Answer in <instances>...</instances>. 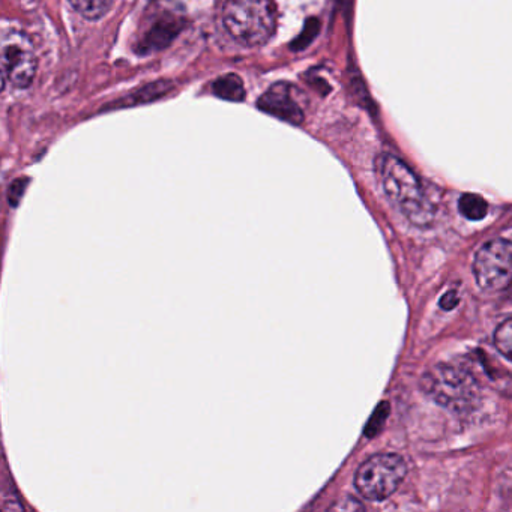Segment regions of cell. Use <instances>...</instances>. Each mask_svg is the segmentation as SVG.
I'll list each match as a JSON object with an SVG mask.
<instances>
[{
    "label": "cell",
    "instance_id": "cell-7",
    "mask_svg": "<svg viewBox=\"0 0 512 512\" xmlns=\"http://www.w3.org/2000/svg\"><path fill=\"white\" fill-rule=\"evenodd\" d=\"M2 73L5 82L17 89H26L37 74L34 46L25 34L10 32L2 38Z\"/></svg>",
    "mask_w": 512,
    "mask_h": 512
},
{
    "label": "cell",
    "instance_id": "cell-2",
    "mask_svg": "<svg viewBox=\"0 0 512 512\" xmlns=\"http://www.w3.org/2000/svg\"><path fill=\"white\" fill-rule=\"evenodd\" d=\"M223 23L230 37L242 46H262L274 35L275 8L271 0H227Z\"/></svg>",
    "mask_w": 512,
    "mask_h": 512
},
{
    "label": "cell",
    "instance_id": "cell-1",
    "mask_svg": "<svg viewBox=\"0 0 512 512\" xmlns=\"http://www.w3.org/2000/svg\"><path fill=\"white\" fill-rule=\"evenodd\" d=\"M376 175L388 199L413 223L427 224L433 209L425 199L418 176L406 163L391 154L376 158Z\"/></svg>",
    "mask_w": 512,
    "mask_h": 512
},
{
    "label": "cell",
    "instance_id": "cell-8",
    "mask_svg": "<svg viewBox=\"0 0 512 512\" xmlns=\"http://www.w3.org/2000/svg\"><path fill=\"white\" fill-rule=\"evenodd\" d=\"M257 106L262 112L275 116L281 121L289 122V124L301 125L304 122V113L293 98L292 86L287 83H277L269 88L259 98Z\"/></svg>",
    "mask_w": 512,
    "mask_h": 512
},
{
    "label": "cell",
    "instance_id": "cell-9",
    "mask_svg": "<svg viewBox=\"0 0 512 512\" xmlns=\"http://www.w3.org/2000/svg\"><path fill=\"white\" fill-rule=\"evenodd\" d=\"M212 92L223 100L244 101L245 98L244 85L236 74H229V76L218 79L212 86Z\"/></svg>",
    "mask_w": 512,
    "mask_h": 512
},
{
    "label": "cell",
    "instance_id": "cell-4",
    "mask_svg": "<svg viewBox=\"0 0 512 512\" xmlns=\"http://www.w3.org/2000/svg\"><path fill=\"white\" fill-rule=\"evenodd\" d=\"M185 26V13L176 0H149L137 31L136 52L151 55L172 44Z\"/></svg>",
    "mask_w": 512,
    "mask_h": 512
},
{
    "label": "cell",
    "instance_id": "cell-11",
    "mask_svg": "<svg viewBox=\"0 0 512 512\" xmlns=\"http://www.w3.org/2000/svg\"><path fill=\"white\" fill-rule=\"evenodd\" d=\"M461 215L470 221H481L487 217L488 205L478 194H463L458 200Z\"/></svg>",
    "mask_w": 512,
    "mask_h": 512
},
{
    "label": "cell",
    "instance_id": "cell-5",
    "mask_svg": "<svg viewBox=\"0 0 512 512\" xmlns=\"http://www.w3.org/2000/svg\"><path fill=\"white\" fill-rule=\"evenodd\" d=\"M406 473L407 466L400 455H373L356 470L355 487L365 499L382 502L397 491Z\"/></svg>",
    "mask_w": 512,
    "mask_h": 512
},
{
    "label": "cell",
    "instance_id": "cell-12",
    "mask_svg": "<svg viewBox=\"0 0 512 512\" xmlns=\"http://www.w3.org/2000/svg\"><path fill=\"white\" fill-rule=\"evenodd\" d=\"M494 344L497 350L512 361V319L506 320L494 332Z\"/></svg>",
    "mask_w": 512,
    "mask_h": 512
},
{
    "label": "cell",
    "instance_id": "cell-6",
    "mask_svg": "<svg viewBox=\"0 0 512 512\" xmlns=\"http://www.w3.org/2000/svg\"><path fill=\"white\" fill-rule=\"evenodd\" d=\"M476 283L485 292H502L512 283V242L493 239L479 248L473 260Z\"/></svg>",
    "mask_w": 512,
    "mask_h": 512
},
{
    "label": "cell",
    "instance_id": "cell-3",
    "mask_svg": "<svg viewBox=\"0 0 512 512\" xmlns=\"http://www.w3.org/2000/svg\"><path fill=\"white\" fill-rule=\"evenodd\" d=\"M421 388L434 403L455 413L470 412L479 400L475 379L467 371L452 365H434L425 371Z\"/></svg>",
    "mask_w": 512,
    "mask_h": 512
},
{
    "label": "cell",
    "instance_id": "cell-10",
    "mask_svg": "<svg viewBox=\"0 0 512 512\" xmlns=\"http://www.w3.org/2000/svg\"><path fill=\"white\" fill-rule=\"evenodd\" d=\"M74 10L86 20H100L112 10L115 0H70Z\"/></svg>",
    "mask_w": 512,
    "mask_h": 512
},
{
    "label": "cell",
    "instance_id": "cell-13",
    "mask_svg": "<svg viewBox=\"0 0 512 512\" xmlns=\"http://www.w3.org/2000/svg\"><path fill=\"white\" fill-rule=\"evenodd\" d=\"M458 304H460V298H458L457 292H454V290L446 292L445 295L440 298V307L445 311L454 310Z\"/></svg>",
    "mask_w": 512,
    "mask_h": 512
}]
</instances>
